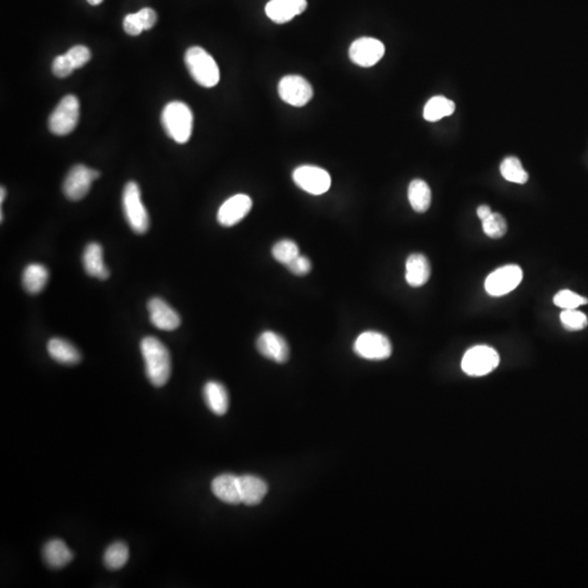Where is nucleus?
I'll use <instances>...</instances> for the list:
<instances>
[{"label":"nucleus","mask_w":588,"mask_h":588,"mask_svg":"<svg viewBox=\"0 0 588 588\" xmlns=\"http://www.w3.org/2000/svg\"><path fill=\"white\" fill-rule=\"evenodd\" d=\"M408 201L416 213H425L432 203V191L424 180L415 179L408 185Z\"/></svg>","instance_id":"nucleus-25"},{"label":"nucleus","mask_w":588,"mask_h":588,"mask_svg":"<svg viewBox=\"0 0 588 588\" xmlns=\"http://www.w3.org/2000/svg\"><path fill=\"white\" fill-rule=\"evenodd\" d=\"M51 69H53L54 75H56L57 77H61V79L69 77L75 70L73 65H71V63H70L65 54V55L57 56L54 59Z\"/></svg>","instance_id":"nucleus-34"},{"label":"nucleus","mask_w":588,"mask_h":588,"mask_svg":"<svg viewBox=\"0 0 588 588\" xmlns=\"http://www.w3.org/2000/svg\"><path fill=\"white\" fill-rule=\"evenodd\" d=\"M384 45L380 39L361 37L351 44L349 56L351 61L363 68H370L382 61Z\"/></svg>","instance_id":"nucleus-12"},{"label":"nucleus","mask_w":588,"mask_h":588,"mask_svg":"<svg viewBox=\"0 0 588 588\" xmlns=\"http://www.w3.org/2000/svg\"><path fill=\"white\" fill-rule=\"evenodd\" d=\"M292 178L301 190L312 195H322L330 189L332 178L325 169L301 166L293 171Z\"/></svg>","instance_id":"nucleus-9"},{"label":"nucleus","mask_w":588,"mask_h":588,"mask_svg":"<svg viewBox=\"0 0 588 588\" xmlns=\"http://www.w3.org/2000/svg\"><path fill=\"white\" fill-rule=\"evenodd\" d=\"M241 503L257 506L268 492V485L262 478L254 475L239 476Z\"/></svg>","instance_id":"nucleus-17"},{"label":"nucleus","mask_w":588,"mask_h":588,"mask_svg":"<svg viewBox=\"0 0 588 588\" xmlns=\"http://www.w3.org/2000/svg\"><path fill=\"white\" fill-rule=\"evenodd\" d=\"M87 3L92 6H97L99 5V4L103 3V0H87Z\"/></svg>","instance_id":"nucleus-39"},{"label":"nucleus","mask_w":588,"mask_h":588,"mask_svg":"<svg viewBox=\"0 0 588 588\" xmlns=\"http://www.w3.org/2000/svg\"><path fill=\"white\" fill-rule=\"evenodd\" d=\"M123 29L125 32L131 37H137L144 31L142 23L139 21L137 13H130L123 20Z\"/></svg>","instance_id":"nucleus-36"},{"label":"nucleus","mask_w":588,"mask_h":588,"mask_svg":"<svg viewBox=\"0 0 588 588\" xmlns=\"http://www.w3.org/2000/svg\"><path fill=\"white\" fill-rule=\"evenodd\" d=\"M211 490L221 501L228 504H240V484L239 476L223 474L217 476L211 483Z\"/></svg>","instance_id":"nucleus-19"},{"label":"nucleus","mask_w":588,"mask_h":588,"mask_svg":"<svg viewBox=\"0 0 588 588\" xmlns=\"http://www.w3.org/2000/svg\"><path fill=\"white\" fill-rule=\"evenodd\" d=\"M101 173L85 165H77L68 173L63 182V193L70 201L85 199L91 189L94 180L99 178Z\"/></svg>","instance_id":"nucleus-11"},{"label":"nucleus","mask_w":588,"mask_h":588,"mask_svg":"<svg viewBox=\"0 0 588 588\" xmlns=\"http://www.w3.org/2000/svg\"><path fill=\"white\" fill-rule=\"evenodd\" d=\"M257 351L264 358L284 364L290 356V348L286 339L274 332H264L256 341Z\"/></svg>","instance_id":"nucleus-14"},{"label":"nucleus","mask_w":588,"mask_h":588,"mask_svg":"<svg viewBox=\"0 0 588 588\" xmlns=\"http://www.w3.org/2000/svg\"><path fill=\"white\" fill-rule=\"evenodd\" d=\"M560 320L564 328L571 332L582 330L588 325L587 316L584 313L576 310H563L560 314Z\"/></svg>","instance_id":"nucleus-32"},{"label":"nucleus","mask_w":588,"mask_h":588,"mask_svg":"<svg viewBox=\"0 0 588 588\" xmlns=\"http://www.w3.org/2000/svg\"><path fill=\"white\" fill-rule=\"evenodd\" d=\"M456 111V104L444 96H434L430 99L424 107V118L430 123H436L442 118L451 115Z\"/></svg>","instance_id":"nucleus-26"},{"label":"nucleus","mask_w":588,"mask_h":588,"mask_svg":"<svg viewBox=\"0 0 588 588\" xmlns=\"http://www.w3.org/2000/svg\"><path fill=\"white\" fill-rule=\"evenodd\" d=\"M500 173L502 177L509 182L524 184L528 180V173L522 166L521 161L516 157H508L504 159L500 166Z\"/></svg>","instance_id":"nucleus-27"},{"label":"nucleus","mask_w":588,"mask_h":588,"mask_svg":"<svg viewBox=\"0 0 588 588\" xmlns=\"http://www.w3.org/2000/svg\"><path fill=\"white\" fill-rule=\"evenodd\" d=\"M0 192H1V196H0V202L4 203V201H5V199H6V189H5V187H1V190H0Z\"/></svg>","instance_id":"nucleus-40"},{"label":"nucleus","mask_w":588,"mask_h":588,"mask_svg":"<svg viewBox=\"0 0 588 588\" xmlns=\"http://www.w3.org/2000/svg\"><path fill=\"white\" fill-rule=\"evenodd\" d=\"M83 266L89 276L99 280H106L109 277V270L104 263V253L101 245L92 242L87 245L83 253Z\"/></svg>","instance_id":"nucleus-20"},{"label":"nucleus","mask_w":588,"mask_h":588,"mask_svg":"<svg viewBox=\"0 0 588 588\" xmlns=\"http://www.w3.org/2000/svg\"><path fill=\"white\" fill-rule=\"evenodd\" d=\"M272 253L277 262L287 266L300 255V250L294 241L281 240L273 246Z\"/></svg>","instance_id":"nucleus-29"},{"label":"nucleus","mask_w":588,"mask_h":588,"mask_svg":"<svg viewBox=\"0 0 588 588\" xmlns=\"http://www.w3.org/2000/svg\"><path fill=\"white\" fill-rule=\"evenodd\" d=\"M47 351L53 360L65 365H75L81 361L79 350L63 339H51L47 344Z\"/></svg>","instance_id":"nucleus-23"},{"label":"nucleus","mask_w":588,"mask_h":588,"mask_svg":"<svg viewBox=\"0 0 588 588\" xmlns=\"http://www.w3.org/2000/svg\"><path fill=\"white\" fill-rule=\"evenodd\" d=\"M492 213V209H490V207L487 206V205H482V206H480L477 208V216L482 221H483L484 219L487 218L488 216H490Z\"/></svg>","instance_id":"nucleus-38"},{"label":"nucleus","mask_w":588,"mask_h":588,"mask_svg":"<svg viewBox=\"0 0 588 588\" xmlns=\"http://www.w3.org/2000/svg\"><path fill=\"white\" fill-rule=\"evenodd\" d=\"M308 8L306 0H270L265 8L267 17L278 25H284L293 18L304 13Z\"/></svg>","instance_id":"nucleus-16"},{"label":"nucleus","mask_w":588,"mask_h":588,"mask_svg":"<svg viewBox=\"0 0 588 588\" xmlns=\"http://www.w3.org/2000/svg\"><path fill=\"white\" fill-rule=\"evenodd\" d=\"M279 96L284 103L303 107L313 97V87L308 80L300 75H286L279 82Z\"/></svg>","instance_id":"nucleus-10"},{"label":"nucleus","mask_w":588,"mask_h":588,"mask_svg":"<svg viewBox=\"0 0 588 588\" xmlns=\"http://www.w3.org/2000/svg\"><path fill=\"white\" fill-rule=\"evenodd\" d=\"M499 363V354L495 349L488 346H476L464 354L461 366L468 376L480 377L495 370Z\"/></svg>","instance_id":"nucleus-5"},{"label":"nucleus","mask_w":588,"mask_h":588,"mask_svg":"<svg viewBox=\"0 0 588 588\" xmlns=\"http://www.w3.org/2000/svg\"><path fill=\"white\" fill-rule=\"evenodd\" d=\"M129 560V548L125 543L118 542L106 549L104 563L109 570H119L125 567Z\"/></svg>","instance_id":"nucleus-28"},{"label":"nucleus","mask_w":588,"mask_h":588,"mask_svg":"<svg viewBox=\"0 0 588 588\" xmlns=\"http://www.w3.org/2000/svg\"><path fill=\"white\" fill-rule=\"evenodd\" d=\"M185 65L197 85L204 87H214L220 80L218 65L204 49L193 46L187 49L184 57Z\"/></svg>","instance_id":"nucleus-3"},{"label":"nucleus","mask_w":588,"mask_h":588,"mask_svg":"<svg viewBox=\"0 0 588 588\" xmlns=\"http://www.w3.org/2000/svg\"><path fill=\"white\" fill-rule=\"evenodd\" d=\"M161 123L167 135L179 144H184L192 135L193 113L182 101H171L163 108Z\"/></svg>","instance_id":"nucleus-2"},{"label":"nucleus","mask_w":588,"mask_h":588,"mask_svg":"<svg viewBox=\"0 0 588 588\" xmlns=\"http://www.w3.org/2000/svg\"><path fill=\"white\" fill-rule=\"evenodd\" d=\"M141 352L145 362V372L153 386L163 387L171 374L170 353L166 346L155 337H146L141 342Z\"/></svg>","instance_id":"nucleus-1"},{"label":"nucleus","mask_w":588,"mask_h":588,"mask_svg":"<svg viewBox=\"0 0 588 588\" xmlns=\"http://www.w3.org/2000/svg\"><path fill=\"white\" fill-rule=\"evenodd\" d=\"M353 351L365 360L382 361L392 356V346L384 334L377 332H365L356 338Z\"/></svg>","instance_id":"nucleus-7"},{"label":"nucleus","mask_w":588,"mask_h":588,"mask_svg":"<svg viewBox=\"0 0 588 588\" xmlns=\"http://www.w3.org/2000/svg\"><path fill=\"white\" fill-rule=\"evenodd\" d=\"M207 406L216 415H225L229 408V394L226 387L218 382H208L204 386Z\"/></svg>","instance_id":"nucleus-21"},{"label":"nucleus","mask_w":588,"mask_h":588,"mask_svg":"<svg viewBox=\"0 0 588 588\" xmlns=\"http://www.w3.org/2000/svg\"><path fill=\"white\" fill-rule=\"evenodd\" d=\"M553 303L556 306L563 310H576L581 305L587 304L588 300L573 291L562 290L556 294Z\"/></svg>","instance_id":"nucleus-31"},{"label":"nucleus","mask_w":588,"mask_h":588,"mask_svg":"<svg viewBox=\"0 0 588 588\" xmlns=\"http://www.w3.org/2000/svg\"><path fill=\"white\" fill-rule=\"evenodd\" d=\"M49 273L41 264H30L25 267L22 275V284L30 294L42 292L49 281Z\"/></svg>","instance_id":"nucleus-24"},{"label":"nucleus","mask_w":588,"mask_h":588,"mask_svg":"<svg viewBox=\"0 0 588 588\" xmlns=\"http://www.w3.org/2000/svg\"><path fill=\"white\" fill-rule=\"evenodd\" d=\"M137 13L139 21L142 23L144 31L151 30L156 25L157 15L154 10L151 9V8H144V9L139 10V13Z\"/></svg>","instance_id":"nucleus-37"},{"label":"nucleus","mask_w":588,"mask_h":588,"mask_svg":"<svg viewBox=\"0 0 588 588\" xmlns=\"http://www.w3.org/2000/svg\"><path fill=\"white\" fill-rule=\"evenodd\" d=\"M482 223L484 232L489 238L500 239L507 233V221L498 213H492V215L484 219Z\"/></svg>","instance_id":"nucleus-30"},{"label":"nucleus","mask_w":588,"mask_h":588,"mask_svg":"<svg viewBox=\"0 0 588 588\" xmlns=\"http://www.w3.org/2000/svg\"><path fill=\"white\" fill-rule=\"evenodd\" d=\"M290 273L296 276H305L311 272L312 269V263L308 260V257L299 255L296 258L292 261L290 264L287 265Z\"/></svg>","instance_id":"nucleus-35"},{"label":"nucleus","mask_w":588,"mask_h":588,"mask_svg":"<svg viewBox=\"0 0 588 588\" xmlns=\"http://www.w3.org/2000/svg\"><path fill=\"white\" fill-rule=\"evenodd\" d=\"M79 117V99L75 95H68L61 99L49 117V130L53 135L61 137L69 135L77 127Z\"/></svg>","instance_id":"nucleus-6"},{"label":"nucleus","mask_w":588,"mask_h":588,"mask_svg":"<svg viewBox=\"0 0 588 588\" xmlns=\"http://www.w3.org/2000/svg\"><path fill=\"white\" fill-rule=\"evenodd\" d=\"M65 56H67L68 59L75 69H79V68L87 65L92 57L89 49L82 45L73 46V49H70L65 53Z\"/></svg>","instance_id":"nucleus-33"},{"label":"nucleus","mask_w":588,"mask_h":588,"mask_svg":"<svg viewBox=\"0 0 588 588\" xmlns=\"http://www.w3.org/2000/svg\"><path fill=\"white\" fill-rule=\"evenodd\" d=\"M252 205V199L249 195L231 196L219 208L217 220L223 227L234 226L250 213Z\"/></svg>","instance_id":"nucleus-13"},{"label":"nucleus","mask_w":588,"mask_h":588,"mask_svg":"<svg viewBox=\"0 0 588 588\" xmlns=\"http://www.w3.org/2000/svg\"><path fill=\"white\" fill-rule=\"evenodd\" d=\"M430 264L425 255L415 253L410 255L406 263V280L411 287L418 288L430 280Z\"/></svg>","instance_id":"nucleus-18"},{"label":"nucleus","mask_w":588,"mask_h":588,"mask_svg":"<svg viewBox=\"0 0 588 588\" xmlns=\"http://www.w3.org/2000/svg\"><path fill=\"white\" fill-rule=\"evenodd\" d=\"M523 280V270L518 265L496 269L485 281L486 292L492 296H503L515 290Z\"/></svg>","instance_id":"nucleus-8"},{"label":"nucleus","mask_w":588,"mask_h":588,"mask_svg":"<svg viewBox=\"0 0 588 588\" xmlns=\"http://www.w3.org/2000/svg\"><path fill=\"white\" fill-rule=\"evenodd\" d=\"M44 560L49 567L61 569L73 561V553L61 539H51L44 546Z\"/></svg>","instance_id":"nucleus-22"},{"label":"nucleus","mask_w":588,"mask_h":588,"mask_svg":"<svg viewBox=\"0 0 588 588\" xmlns=\"http://www.w3.org/2000/svg\"><path fill=\"white\" fill-rule=\"evenodd\" d=\"M123 207L125 220L137 234H144L149 228V216L141 199L139 184L130 181L125 184L123 194Z\"/></svg>","instance_id":"nucleus-4"},{"label":"nucleus","mask_w":588,"mask_h":588,"mask_svg":"<svg viewBox=\"0 0 588 588\" xmlns=\"http://www.w3.org/2000/svg\"><path fill=\"white\" fill-rule=\"evenodd\" d=\"M147 310L151 324L161 330L171 332L181 325V318L178 313L163 299L154 298L149 300L147 303Z\"/></svg>","instance_id":"nucleus-15"}]
</instances>
